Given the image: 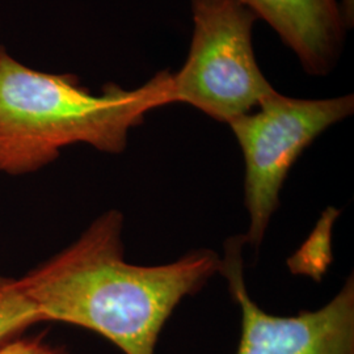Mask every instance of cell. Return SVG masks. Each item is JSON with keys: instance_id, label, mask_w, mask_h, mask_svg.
Returning <instances> with one entry per match:
<instances>
[{"instance_id": "obj_6", "label": "cell", "mask_w": 354, "mask_h": 354, "mask_svg": "<svg viewBox=\"0 0 354 354\" xmlns=\"http://www.w3.org/2000/svg\"><path fill=\"white\" fill-rule=\"evenodd\" d=\"M279 35L313 76L332 73L349 30L342 0H241Z\"/></svg>"}, {"instance_id": "obj_4", "label": "cell", "mask_w": 354, "mask_h": 354, "mask_svg": "<svg viewBox=\"0 0 354 354\" xmlns=\"http://www.w3.org/2000/svg\"><path fill=\"white\" fill-rule=\"evenodd\" d=\"M353 111V95L310 100L289 97L274 89L256 112L228 122L244 158V201L251 216L244 239L253 248L263 241L292 165L324 130Z\"/></svg>"}, {"instance_id": "obj_5", "label": "cell", "mask_w": 354, "mask_h": 354, "mask_svg": "<svg viewBox=\"0 0 354 354\" xmlns=\"http://www.w3.org/2000/svg\"><path fill=\"white\" fill-rule=\"evenodd\" d=\"M244 236L226 243L221 270L241 310V339L238 354H354V282L317 311L295 317L264 313L247 292L241 250Z\"/></svg>"}, {"instance_id": "obj_2", "label": "cell", "mask_w": 354, "mask_h": 354, "mask_svg": "<svg viewBox=\"0 0 354 354\" xmlns=\"http://www.w3.org/2000/svg\"><path fill=\"white\" fill-rule=\"evenodd\" d=\"M168 104H174L168 71L156 73L138 88L111 83L95 95L76 76L28 68L0 46V171L33 172L74 143L124 151L129 131Z\"/></svg>"}, {"instance_id": "obj_7", "label": "cell", "mask_w": 354, "mask_h": 354, "mask_svg": "<svg viewBox=\"0 0 354 354\" xmlns=\"http://www.w3.org/2000/svg\"><path fill=\"white\" fill-rule=\"evenodd\" d=\"M39 322L44 319L37 307L20 289L19 282L0 279V346Z\"/></svg>"}, {"instance_id": "obj_1", "label": "cell", "mask_w": 354, "mask_h": 354, "mask_svg": "<svg viewBox=\"0 0 354 354\" xmlns=\"http://www.w3.org/2000/svg\"><path fill=\"white\" fill-rule=\"evenodd\" d=\"M121 236L122 215L108 212L17 282L44 322L91 329L125 354H153L167 319L221 270V259L198 250L172 264L133 266L124 259Z\"/></svg>"}, {"instance_id": "obj_8", "label": "cell", "mask_w": 354, "mask_h": 354, "mask_svg": "<svg viewBox=\"0 0 354 354\" xmlns=\"http://www.w3.org/2000/svg\"><path fill=\"white\" fill-rule=\"evenodd\" d=\"M0 354H67L64 349L53 348L39 339H13L0 346Z\"/></svg>"}, {"instance_id": "obj_3", "label": "cell", "mask_w": 354, "mask_h": 354, "mask_svg": "<svg viewBox=\"0 0 354 354\" xmlns=\"http://www.w3.org/2000/svg\"><path fill=\"white\" fill-rule=\"evenodd\" d=\"M193 33L187 61L172 74V102L216 121L250 113L274 88L253 50L256 15L241 0H190Z\"/></svg>"}]
</instances>
